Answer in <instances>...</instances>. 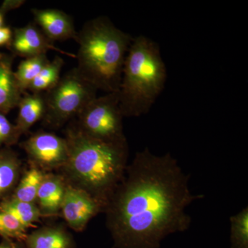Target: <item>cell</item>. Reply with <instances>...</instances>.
<instances>
[{"mask_svg": "<svg viewBox=\"0 0 248 248\" xmlns=\"http://www.w3.org/2000/svg\"><path fill=\"white\" fill-rule=\"evenodd\" d=\"M204 196L189 187V175L170 153L138 152L108 202V226L119 248H158L190 228L186 209Z\"/></svg>", "mask_w": 248, "mask_h": 248, "instance_id": "cell-1", "label": "cell"}, {"mask_svg": "<svg viewBox=\"0 0 248 248\" xmlns=\"http://www.w3.org/2000/svg\"><path fill=\"white\" fill-rule=\"evenodd\" d=\"M67 169L93 197L106 207L127 168L128 146L96 140L79 128L68 130Z\"/></svg>", "mask_w": 248, "mask_h": 248, "instance_id": "cell-2", "label": "cell"}, {"mask_svg": "<svg viewBox=\"0 0 248 248\" xmlns=\"http://www.w3.org/2000/svg\"><path fill=\"white\" fill-rule=\"evenodd\" d=\"M133 38L106 16L88 21L77 35L79 45L77 70L98 91L118 92Z\"/></svg>", "mask_w": 248, "mask_h": 248, "instance_id": "cell-3", "label": "cell"}, {"mask_svg": "<svg viewBox=\"0 0 248 248\" xmlns=\"http://www.w3.org/2000/svg\"><path fill=\"white\" fill-rule=\"evenodd\" d=\"M166 79L167 69L159 45L145 35L134 37L118 91L124 117L148 113L162 93Z\"/></svg>", "mask_w": 248, "mask_h": 248, "instance_id": "cell-4", "label": "cell"}, {"mask_svg": "<svg viewBox=\"0 0 248 248\" xmlns=\"http://www.w3.org/2000/svg\"><path fill=\"white\" fill-rule=\"evenodd\" d=\"M98 90L79 74L76 68L68 71L45 96L44 120L51 126H61L83 110Z\"/></svg>", "mask_w": 248, "mask_h": 248, "instance_id": "cell-5", "label": "cell"}, {"mask_svg": "<svg viewBox=\"0 0 248 248\" xmlns=\"http://www.w3.org/2000/svg\"><path fill=\"white\" fill-rule=\"evenodd\" d=\"M79 128L85 134L109 143H125L123 133L124 115L118 92L94 98L78 115Z\"/></svg>", "mask_w": 248, "mask_h": 248, "instance_id": "cell-6", "label": "cell"}, {"mask_svg": "<svg viewBox=\"0 0 248 248\" xmlns=\"http://www.w3.org/2000/svg\"><path fill=\"white\" fill-rule=\"evenodd\" d=\"M104 204L93 197L84 189L65 187L61 205L63 217L70 226L81 231Z\"/></svg>", "mask_w": 248, "mask_h": 248, "instance_id": "cell-7", "label": "cell"}, {"mask_svg": "<svg viewBox=\"0 0 248 248\" xmlns=\"http://www.w3.org/2000/svg\"><path fill=\"white\" fill-rule=\"evenodd\" d=\"M23 147L31 159L48 169L65 165L68 158L66 139L53 133L35 134L23 143Z\"/></svg>", "mask_w": 248, "mask_h": 248, "instance_id": "cell-8", "label": "cell"}, {"mask_svg": "<svg viewBox=\"0 0 248 248\" xmlns=\"http://www.w3.org/2000/svg\"><path fill=\"white\" fill-rule=\"evenodd\" d=\"M8 48L15 55L24 59L46 55L47 52L50 50L76 58L74 54L67 53L57 48L53 42L46 37L40 28L32 23L13 31L12 40Z\"/></svg>", "mask_w": 248, "mask_h": 248, "instance_id": "cell-9", "label": "cell"}, {"mask_svg": "<svg viewBox=\"0 0 248 248\" xmlns=\"http://www.w3.org/2000/svg\"><path fill=\"white\" fill-rule=\"evenodd\" d=\"M35 24L40 27L49 40H76V32L73 18L58 9H32Z\"/></svg>", "mask_w": 248, "mask_h": 248, "instance_id": "cell-10", "label": "cell"}, {"mask_svg": "<svg viewBox=\"0 0 248 248\" xmlns=\"http://www.w3.org/2000/svg\"><path fill=\"white\" fill-rule=\"evenodd\" d=\"M14 60L12 55L0 53V112L4 115L18 107L24 94L13 70Z\"/></svg>", "mask_w": 248, "mask_h": 248, "instance_id": "cell-11", "label": "cell"}, {"mask_svg": "<svg viewBox=\"0 0 248 248\" xmlns=\"http://www.w3.org/2000/svg\"><path fill=\"white\" fill-rule=\"evenodd\" d=\"M17 107L19 113L16 127L21 135L44 118L46 110L45 96L39 93H24Z\"/></svg>", "mask_w": 248, "mask_h": 248, "instance_id": "cell-12", "label": "cell"}, {"mask_svg": "<svg viewBox=\"0 0 248 248\" xmlns=\"http://www.w3.org/2000/svg\"><path fill=\"white\" fill-rule=\"evenodd\" d=\"M64 189L58 177H45L37 193L40 210L46 214L58 213L61 208Z\"/></svg>", "mask_w": 248, "mask_h": 248, "instance_id": "cell-13", "label": "cell"}, {"mask_svg": "<svg viewBox=\"0 0 248 248\" xmlns=\"http://www.w3.org/2000/svg\"><path fill=\"white\" fill-rule=\"evenodd\" d=\"M19 162L16 155L8 149L0 150V202L16 185L19 176Z\"/></svg>", "mask_w": 248, "mask_h": 248, "instance_id": "cell-14", "label": "cell"}, {"mask_svg": "<svg viewBox=\"0 0 248 248\" xmlns=\"http://www.w3.org/2000/svg\"><path fill=\"white\" fill-rule=\"evenodd\" d=\"M29 248H69L70 239L66 232L58 228L39 230L27 236Z\"/></svg>", "mask_w": 248, "mask_h": 248, "instance_id": "cell-15", "label": "cell"}, {"mask_svg": "<svg viewBox=\"0 0 248 248\" xmlns=\"http://www.w3.org/2000/svg\"><path fill=\"white\" fill-rule=\"evenodd\" d=\"M0 212L10 214L25 227L29 228L38 221L41 212L35 203L19 202L14 199H5L0 202Z\"/></svg>", "mask_w": 248, "mask_h": 248, "instance_id": "cell-16", "label": "cell"}, {"mask_svg": "<svg viewBox=\"0 0 248 248\" xmlns=\"http://www.w3.org/2000/svg\"><path fill=\"white\" fill-rule=\"evenodd\" d=\"M63 64L64 61L61 57H55L53 61L49 62L42 68L38 76L31 83L29 91L32 93L42 94L44 91L48 92L55 87L61 78L60 74Z\"/></svg>", "mask_w": 248, "mask_h": 248, "instance_id": "cell-17", "label": "cell"}, {"mask_svg": "<svg viewBox=\"0 0 248 248\" xmlns=\"http://www.w3.org/2000/svg\"><path fill=\"white\" fill-rule=\"evenodd\" d=\"M49 62L46 55H42L24 59L20 62L17 71L14 73L18 85L23 93H26V91L29 90L31 83Z\"/></svg>", "mask_w": 248, "mask_h": 248, "instance_id": "cell-18", "label": "cell"}, {"mask_svg": "<svg viewBox=\"0 0 248 248\" xmlns=\"http://www.w3.org/2000/svg\"><path fill=\"white\" fill-rule=\"evenodd\" d=\"M45 176L37 169H32L26 173L18 184L13 199L26 203H34Z\"/></svg>", "mask_w": 248, "mask_h": 248, "instance_id": "cell-19", "label": "cell"}, {"mask_svg": "<svg viewBox=\"0 0 248 248\" xmlns=\"http://www.w3.org/2000/svg\"><path fill=\"white\" fill-rule=\"evenodd\" d=\"M232 248H248V208L230 218Z\"/></svg>", "mask_w": 248, "mask_h": 248, "instance_id": "cell-20", "label": "cell"}, {"mask_svg": "<svg viewBox=\"0 0 248 248\" xmlns=\"http://www.w3.org/2000/svg\"><path fill=\"white\" fill-rule=\"evenodd\" d=\"M27 229L12 215L0 212V236L5 239H27Z\"/></svg>", "mask_w": 248, "mask_h": 248, "instance_id": "cell-21", "label": "cell"}, {"mask_svg": "<svg viewBox=\"0 0 248 248\" xmlns=\"http://www.w3.org/2000/svg\"><path fill=\"white\" fill-rule=\"evenodd\" d=\"M19 137L16 125H13L6 115L0 112V146L14 144Z\"/></svg>", "mask_w": 248, "mask_h": 248, "instance_id": "cell-22", "label": "cell"}, {"mask_svg": "<svg viewBox=\"0 0 248 248\" xmlns=\"http://www.w3.org/2000/svg\"><path fill=\"white\" fill-rule=\"evenodd\" d=\"M13 37V31L11 28L3 27L0 28V46H7L9 47Z\"/></svg>", "mask_w": 248, "mask_h": 248, "instance_id": "cell-23", "label": "cell"}, {"mask_svg": "<svg viewBox=\"0 0 248 248\" xmlns=\"http://www.w3.org/2000/svg\"><path fill=\"white\" fill-rule=\"evenodd\" d=\"M26 1L24 0H6L1 4L0 7V11H2L4 14L11 11V10L18 9L22 6Z\"/></svg>", "mask_w": 248, "mask_h": 248, "instance_id": "cell-24", "label": "cell"}, {"mask_svg": "<svg viewBox=\"0 0 248 248\" xmlns=\"http://www.w3.org/2000/svg\"><path fill=\"white\" fill-rule=\"evenodd\" d=\"M0 248H17V247L16 245L9 241V240L6 239L0 244Z\"/></svg>", "mask_w": 248, "mask_h": 248, "instance_id": "cell-25", "label": "cell"}, {"mask_svg": "<svg viewBox=\"0 0 248 248\" xmlns=\"http://www.w3.org/2000/svg\"><path fill=\"white\" fill-rule=\"evenodd\" d=\"M5 14L0 11V28L4 27Z\"/></svg>", "mask_w": 248, "mask_h": 248, "instance_id": "cell-26", "label": "cell"}]
</instances>
